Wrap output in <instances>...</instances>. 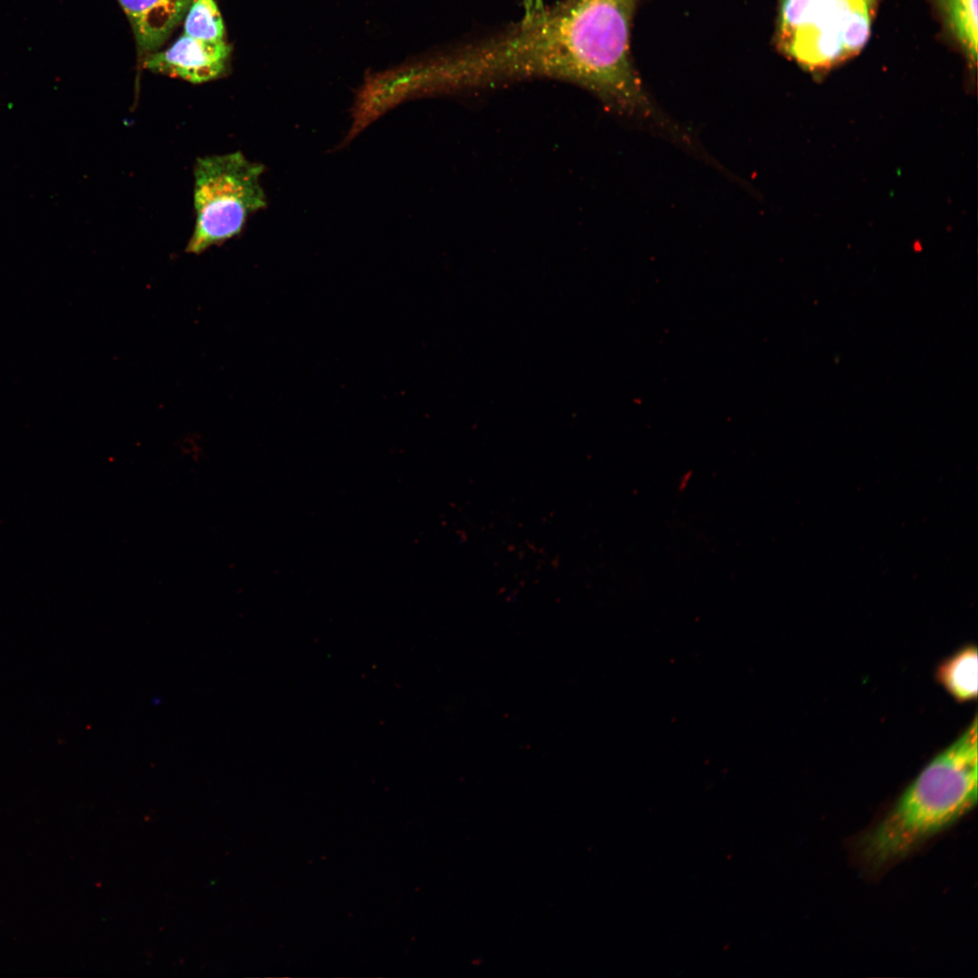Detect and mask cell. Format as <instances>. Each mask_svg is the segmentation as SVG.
<instances>
[{"instance_id": "6da1fadb", "label": "cell", "mask_w": 978, "mask_h": 978, "mask_svg": "<svg viewBox=\"0 0 978 978\" xmlns=\"http://www.w3.org/2000/svg\"><path fill=\"white\" fill-rule=\"evenodd\" d=\"M630 0H566L469 48L485 84L543 76L584 87L622 111L651 106L630 59Z\"/></svg>"}, {"instance_id": "7a4b0ae2", "label": "cell", "mask_w": 978, "mask_h": 978, "mask_svg": "<svg viewBox=\"0 0 978 978\" xmlns=\"http://www.w3.org/2000/svg\"><path fill=\"white\" fill-rule=\"evenodd\" d=\"M977 726L974 715L964 732L924 767L885 818L859 839L864 861L877 868L901 858L975 806Z\"/></svg>"}, {"instance_id": "3957f363", "label": "cell", "mask_w": 978, "mask_h": 978, "mask_svg": "<svg viewBox=\"0 0 978 978\" xmlns=\"http://www.w3.org/2000/svg\"><path fill=\"white\" fill-rule=\"evenodd\" d=\"M877 0H778L779 50L811 72L856 56L869 40Z\"/></svg>"}, {"instance_id": "277c9868", "label": "cell", "mask_w": 978, "mask_h": 978, "mask_svg": "<svg viewBox=\"0 0 978 978\" xmlns=\"http://www.w3.org/2000/svg\"><path fill=\"white\" fill-rule=\"evenodd\" d=\"M264 166L241 152L206 156L194 167L196 221L186 251L198 254L239 235L247 218L266 206Z\"/></svg>"}, {"instance_id": "5b68a950", "label": "cell", "mask_w": 978, "mask_h": 978, "mask_svg": "<svg viewBox=\"0 0 978 978\" xmlns=\"http://www.w3.org/2000/svg\"><path fill=\"white\" fill-rule=\"evenodd\" d=\"M230 50L224 41L206 42L183 34L164 52L149 55L144 66L192 83H202L224 72Z\"/></svg>"}, {"instance_id": "8992f818", "label": "cell", "mask_w": 978, "mask_h": 978, "mask_svg": "<svg viewBox=\"0 0 978 978\" xmlns=\"http://www.w3.org/2000/svg\"><path fill=\"white\" fill-rule=\"evenodd\" d=\"M140 49L154 51L185 17L192 0H118Z\"/></svg>"}, {"instance_id": "52a82bcc", "label": "cell", "mask_w": 978, "mask_h": 978, "mask_svg": "<svg viewBox=\"0 0 978 978\" xmlns=\"http://www.w3.org/2000/svg\"><path fill=\"white\" fill-rule=\"evenodd\" d=\"M943 25L971 65L976 64L977 0H933Z\"/></svg>"}, {"instance_id": "ba28073f", "label": "cell", "mask_w": 978, "mask_h": 978, "mask_svg": "<svg viewBox=\"0 0 978 978\" xmlns=\"http://www.w3.org/2000/svg\"><path fill=\"white\" fill-rule=\"evenodd\" d=\"M977 648L966 645L943 660L935 670V679L959 703L977 697Z\"/></svg>"}, {"instance_id": "9c48e42d", "label": "cell", "mask_w": 978, "mask_h": 978, "mask_svg": "<svg viewBox=\"0 0 978 978\" xmlns=\"http://www.w3.org/2000/svg\"><path fill=\"white\" fill-rule=\"evenodd\" d=\"M225 27L215 0H192L185 15L184 34L216 43L224 41Z\"/></svg>"}]
</instances>
